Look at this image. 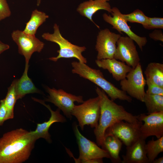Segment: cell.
Returning <instances> with one entry per match:
<instances>
[{"label":"cell","mask_w":163,"mask_h":163,"mask_svg":"<svg viewBox=\"0 0 163 163\" xmlns=\"http://www.w3.org/2000/svg\"><path fill=\"white\" fill-rule=\"evenodd\" d=\"M37 139L30 132L17 129L0 138V163H21L29 158Z\"/></svg>","instance_id":"6da1fadb"},{"label":"cell","mask_w":163,"mask_h":163,"mask_svg":"<svg viewBox=\"0 0 163 163\" xmlns=\"http://www.w3.org/2000/svg\"><path fill=\"white\" fill-rule=\"evenodd\" d=\"M95 91L99 97L100 104V113L97 127L94 133L96 142L102 146L106 130L115 123L121 120L133 123L139 120L138 115H134L126 111L124 107L109 98L105 92L97 87Z\"/></svg>","instance_id":"7a4b0ae2"},{"label":"cell","mask_w":163,"mask_h":163,"mask_svg":"<svg viewBox=\"0 0 163 163\" xmlns=\"http://www.w3.org/2000/svg\"><path fill=\"white\" fill-rule=\"evenodd\" d=\"M71 65L73 73L78 74L97 85L108 95L111 100L114 101L119 99L129 102L132 101L131 97L107 80L100 70L93 69L86 63L79 61H73Z\"/></svg>","instance_id":"3957f363"},{"label":"cell","mask_w":163,"mask_h":163,"mask_svg":"<svg viewBox=\"0 0 163 163\" xmlns=\"http://www.w3.org/2000/svg\"><path fill=\"white\" fill-rule=\"evenodd\" d=\"M54 32L53 34L44 33L42 35L44 40L57 44L59 49L57 51L58 55L56 57H51L48 59L56 62L61 58H75L78 61L86 63L87 60L82 55V53L86 50L85 46H79L73 44L63 37L61 35L59 26L55 24L53 26Z\"/></svg>","instance_id":"277c9868"},{"label":"cell","mask_w":163,"mask_h":163,"mask_svg":"<svg viewBox=\"0 0 163 163\" xmlns=\"http://www.w3.org/2000/svg\"><path fill=\"white\" fill-rule=\"evenodd\" d=\"M74 133L78 144L79 156L75 160L77 162L102 163L103 158H110L107 151L101 148L94 142L82 135L78 128V125L74 124Z\"/></svg>","instance_id":"5b68a950"},{"label":"cell","mask_w":163,"mask_h":163,"mask_svg":"<svg viewBox=\"0 0 163 163\" xmlns=\"http://www.w3.org/2000/svg\"><path fill=\"white\" fill-rule=\"evenodd\" d=\"M100 113V101L98 96L84 101L81 104L75 105L71 113L72 115L77 118L79 126L82 130L86 125L96 128L98 125Z\"/></svg>","instance_id":"8992f818"},{"label":"cell","mask_w":163,"mask_h":163,"mask_svg":"<svg viewBox=\"0 0 163 163\" xmlns=\"http://www.w3.org/2000/svg\"><path fill=\"white\" fill-rule=\"evenodd\" d=\"M121 90L130 97L143 102L145 94V87L146 80L144 78L142 66L139 62L120 81Z\"/></svg>","instance_id":"52a82bcc"},{"label":"cell","mask_w":163,"mask_h":163,"mask_svg":"<svg viewBox=\"0 0 163 163\" xmlns=\"http://www.w3.org/2000/svg\"><path fill=\"white\" fill-rule=\"evenodd\" d=\"M142 124V121L139 120L133 123L119 121L106 130L104 138L108 136H114L126 146H129L140 138L139 129Z\"/></svg>","instance_id":"ba28073f"},{"label":"cell","mask_w":163,"mask_h":163,"mask_svg":"<svg viewBox=\"0 0 163 163\" xmlns=\"http://www.w3.org/2000/svg\"><path fill=\"white\" fill-rule=\"evenodd\" d=\"M46 89L49 95L45 99V101L54 104L70 120L72 117L71 113L75 105L74 102L82 103L84 101L82 96L68 93L62 89H56L46 86Z\"/></svg>","instance_id":"9c48e42d"},{"label":"cell","mask_w":163,"mask_h":163,"mask_svg":"<svg viewBox=\"0 0 163 163\" xmlns=\"http://www.w3.org/2000/svg\"><path fill=\"white\" fill-rule=\"evenodd\" d=\"M11 36L18 46L19 53L25 58V66H29L32 55L35 52L40 53L44 48V43L35 35L27 34L19 30L13 31Z\"/></svg>","instance_id":"30bf717a"},{"label":"cell","mask_w":163,"mask_h":163,"mask_svg":"<svg viewBox=\"0 0 163 163\" xmlns=\"http://www.w3.org/2000/svg\"><path fill=\"white\" fill-rule=\"evenodd\" d=\"M138 119L143 121L139 129V138L145 140L148 137L155 136L159 138L163 136V111L138 115Z\"/></svg>","instance_id":"8fae6325"},{"label":"cell","mask_w":163,"mask_h":163,"mask_svg":"<svg viewBox=\"0 0 163 163\" xmlns=\"http://www.w3.org/2000/svg\"><path fill=\"white\" fill-rule=\"evenodd\" d=\"M120 34L111 32L106 28L98 33L95 49L97 52V59L114 58L116 50V43L121 37Z\"/></svg>","instance_id":"7c38bea8"},{"label":"cell","mask_w":163,"mask_h":163,"mask_svg":"<svg viewBox=\"0 0 163 163\" xmlns=\"http://www.w3.org/2000/svg\"><path fill=\"white\" fill-rule=\"evenodd\" d=\"M111 14L113 17L106 13H104L103 17L104 20L113 26V28L116 29L120 33L123 32L128 37L135 41L142 51L143 47L146 44L147 39L145 37H141L135 34L130 29L125 19L119 9L116 7L112 8Z\"/></svg>","instance_id":"4fadbf2b"},{"label":"cell","mask_w":163,"mask_h":163,"mask_svg":"<svg viewBox=\"0 0 163 163\" xmlns=\"http://www.w3.org/2000/svg\"><path fill=\"white\" fill-rule=\"evenodd\" d=\"M114 58L124 62L132 68L139 63L140 59L134 40L129 37H121L117 42Z\"/></svg>","instance_id":"5bb4252c"},{"label":"cell","mask_w":163,"mask_h":163,"mask_svg":"<svg viewBox=\"0 0 163 163\" xmlns=\"http://www.w3.org/2000/svg\"><path fill=\"white\" fill-rule=\"evenodd\" d=\"M34 101L38 102L46 107L50 111L51 116L49 120L41 123H37L36 128L34 131H30V133L37 140L42 138L46 141L51 143L52 142L51 135L49 132V129L51 125L56 122L64 123L66 120L64 117L60 113V110L57 108L56 111L53 110L49 105H47L42 100L32 97Z\"/></svg>","instance_id":"9a60e30c"},{"label":"cell","mask_w":163,"mask_h":163,"mask_svg":"<svg viewBox=\"0 0 163 163\" xmlns=\"http://www.w3.org/2000/svg\"><path fill=\"white\" fill-rule=\"evenodd\" d=\"M95 63L99 68L107 70L113 78L118 81L125 78L127 74L132 69L125 62L115 58L96 59Z\"/></svg>","instance_id":"2e32d148"},{"label":"cell","mask_w":163,"mask_h":163,"mask_svg":"<svg viewBox=\"0 0 163 163\" xmlns=\"http://www.w3.org/2000/svg\"><path fill=\"white\" fill-rule=\"evenodd\" d=\"M145 140L139 138L131 145L126 146L122 163H149L145 149Z\"/></svg>","instance_id":"e0dca14e"},{"label":"cell","mask_w":163,"mask_h":163,"mask_svg":"<svg viewBox=\"0 0 163 163\" xmlns=\"http://www.w3.org/2000/svg\"><path fill=\"white\" fill-rule=\"evenodd\" d=\"M100 10H104L111 13L112 8L107 2L102 0H89L81 3L77 8V11L82 16L88 19L98 28L92 19L93 15Z\"/></svg>","instance_id":"ac0fdd59"},{"label":"cell","mask_w":163,"mask_h":163,"mask_svg":"<svg viewBox=\"0 0 163 163\" xmlns=\"http://www.w3.org/2000/svg\"><path fill=\"white\" fill-rule=\"evenodd\" d=\"M29 67L25 66L21 77L20 79H16L15 89L17 100L22 98L27 94L40 93L28 75Z\"/></svg>","instance_id":"d6986e66"},{"label":"cell","mask_w":163,"mask_h":163,"mask_svg":"<svg viewBox=\"0 0 163 163\" xmlns=\"http://www.w3.org/2000/svg\"><path fill=\"white\" fill-rule=\"evenodd\" d=\"M122 145L121 141L117 137L109 136L104 138L102 148L108 153L110 159L114 163H121L119 154Z\"/></svg>","instance_id":"ffe728a7"},{"label":"cell","mask_w":163,"mask_h":163,"mask_svg":"<svg viewBox=\"0 0 163 163\" xmlns=\"http://www.w3.org/2000/svg\"><path fill=\"white\" fill-rule=\"evenodd\" d=\"M146 80L163 87V64L152 62L149 64L144 72Z\"/></svg>","instance_id":"44dd1931"},{"label":"cell","mask_w":163,"mask_h":163,"mask_svg":"<svg viewBox=\"0 0 163 163\" xmlns=\"http://www.w3.org/2000/svg\"><path fill=\"white\" fill-rule=\"evenodd\" d=\"M49 17L45 13L37 9L34 10L32 11L30 19L26 23L23 31L27 34L35 35L38 28Z\"/></svg>","instance_id":"7402d4cb"},{"label":"cell","mask_w":163,"mask_h":163,"mask_svg":"<svg viewBox=\"0 0 163 163\" xmlns=\"http://www.w3.org/2000/svg\"><path fill=\"white\" fill-rule=\"evenodd\" d=\"M143 102L145 104L148 114L163 111V95L145 93Z\"/></svg>","instance_id":"603a6c76"},{"label":"cell","mask_w":163,"mask_h":163,"mask_svg":"<svg viewBox=\"0 0 163 163\" xmlns=\"http://www.w3.org/2000/svg\"><path fill=\"white\" fill-rule=\"evenodd\" d=\"M145 147L149 163H152L159 154L163 151V136L156 140L153 137L145 143Z\"/></svg>","instance_id":"cb8c5ba5"},{"label":"cell","mask_w":163,"mask_h":163,"mask_svg":"<svg viewBox=\"0 0 163 163\" xmlns=\"http://www.w3.org/2000/svg\"><path fill=\"white\" fill-rule=\"evenodd\" d=\"M16 82V79H15L12 82L8 88L5 98L4 99L7 110L8 120L13 119L14 117V107L17 100L15 89Z\"/></svg>","instance_id":"d4e9b609"},{"label":"cell","mask_w":163,"mask_h":163,"mask_svg":"<svg viewBox=\"0 0 163 163\" xmlns=\"http://www.w3.org/2000/svg\"><path fill=\"white\" fill-rule=\"evenodd\" d=\"M123 14L127 22L140 24L143 27L148 23L149 17L139 9H137L129 14Z\"/></svg>","instance_id":"484cf974"},{"label":"cell","mask_w":163,"mask_h":163,"mask_svg":"<svg viewBox=\"0 0 163 163\" xmlns=\"http://www.w3.org/2000/svg\"><path fill=\"white\" fill-rule=\"evenodd\" d=\"M144 27L147 29L163 28V18L149 17L147 24Z\"/></svg>","instance_id":"4316f807"},{"label":"cell","mask_w":163,"mask_h":163,"mask_svg":"<svg viewBox=\"0 0 163 163\" xmlns=\"http://www.w3.org/2000/svg\"><path fill=\"white\" fill-rule=\"evenodd\" d=\"M11 14L6 0H0V21L9 17Z\"/></svg>","instance_id":"83f0119b"},{"label":"cell","mask_w":163,"mask_h":163,"mask_svg":"<svg viewBox=\"0 0 163 163\" xmlns=\"http://www.w3.org/2000/svg\"><path fill=\"white\" fill-rule=\"evenodd\" d=\"M146 84L148 88L146 93L163 95V87L146 81Z\"/></svg>","instance_id":"f1b7e54d"},{"label":"cell","mask_w":163,"mask_h":163,"mask_svg":"<svg viewBox=\"0 0 163 163\" xmlns=\"http://www.w3.org/2000/svg\"><path fill=\"white\" fill-rule=\"evenodd\" d=\"M8 120L7 110L3 99L0 101V126Z\"/></svg>","instance_id":"f546056e"},{"label":"cell","mask_w":163,"mask_h":163,"mask_svg":"<svg viewBox=\"0 0 163 163\" xmlns=\"http://www.w3.org/2000/svg\"><path fill=\"white\" fill-rule=\"evenodd\" d=\"M149 37L155 40H159L163 42V34L161 30H155L149 34Z\"/></svg>","instance_id":"4dcf8cb0"},{"label":"cell","mask_w":163,"mask_h":163,"mask_svg":"<svg viewBox=\"0 0 163 163\" xmlns=\"http://www.w3.org/2000/svg\"><path fill=\"white\" fill-rule=\"evenodd\" d=\"M9 48L8 45L5 44L0 40V54L8 49Z\"/></svg>","instance_id":"1f68e13d"},{"label":"cell","mask_w":163,"mask_h":163,"mask_svg":"<svg viewBox=\"0 0 163 163\" xmlns=\"http://www.w3.org/2000/svg\"><path fill=\"white\" fill-rule=\"evenodd\" d=\"M163 157L159 158L157 159H155L152 162V163H163Z\"/></svg>","instance_id":"d6a6232c"},{"label":"cell","mask_w":163,"mask_h":163,"mask_svg":"<svg viewBox=\"0 0 163 163\" xmlns=\"http://www.w3.org/2000/svg\"><path fill=\"white\" fill-rule=\"evenodd\" d=\"M41 0H37V5L39 6L40 4Z\"/></svg>","instance_id":"836d02e7"},{"label":"cell","mask_w":163,"mask_h":163,"mask_svg":"<svg viewBox=\"0 0 163 163\" xmlns=\"http://www.w3.org/2000/svg\"><path fill=\"white\" fill-rule=\"evenodd\" d=\"M102 0L104 1L107 2L108 1H109L110 0Z\"/></svg>","instance_id":"e575fe53"}]
</instances>
